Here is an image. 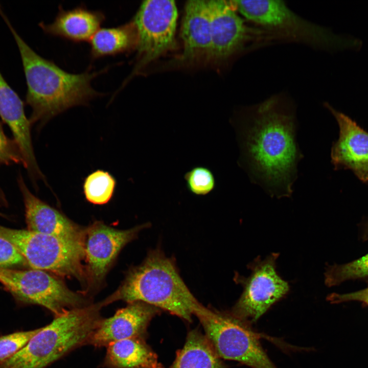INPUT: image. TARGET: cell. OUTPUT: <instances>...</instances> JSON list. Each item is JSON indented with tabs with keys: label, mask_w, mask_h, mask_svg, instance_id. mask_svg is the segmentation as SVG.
<instances>
[{
	"label": "cell",
	"mask_w": 368,
	"mask_h": 368,
	"mask_svg": "<svg viewBox=\"0 0 368 368\" xmlns=\"http://www.w3.org/2000/svg\"><path fill=\"white\" fill-rule=\"evenodd\" d=\"M208 5L211 25V59L225 61L249 44L264 37L275 38L266 30L247 25L237 14L233 1H208Z\"/></svg>",
	"instance_id": "7c38bea8"
},
{
	"label": "cell",
	"mask_w": 368,
	"mask_h": 368,
	"mask_svg": "<svg viewBox=\"0 0 368 368\" xmlns=\"http://www.w3.org/2000/svg\"><path fill=\"white\" fill-rule=\"evenodd\" d=\"M177 16L174 1L150 0L142 3L133 21L137 39L136 62L128 79L174 48Z\"/></svg>",
	"instance_id": "9c48e42d"
},
{
	"label": "cell",
	"mask_w": 368,
	"mask_h": 368,
	"mask_svg": "<svg viewBox=\"0 0 368 368\" xmlns=\"http://www.w3.org/2000/svg\"><path fill=\"white\" fill-rule=\"evenodd\" d=\"M102 363L106 368H162L155 353L143 338H130L106 347Z\"/></svg>",
	"instance_id": "ac0fdd59"
},
{
	"label": "cell",
	"mask_w": 368,
	"mask_h": 368,
	"mask_svg": "<svg viewBox=\"0 0 368 368\" xmlns=\"http://www.w3.org/2000/svg\"><path fill=\"white\" fill-rule=\"evenodd\" d=\"M158 311V308L142 302L129 303L112 316L102 319L88 344L96 348L106 347L125 339L143 338L149 323Z\"/></svg>",
	"instance_id": "5bb4252c"
},
{
	"label": "cell",
	"mask_w": 368,
	"mask_h": 368,
	"mask_svg": "<svg viewBox=\"0 0 368 368\" xmlns=\"http://www.w3.org/2000/svg\"><path fill=\"white\" fill-rule=\"evenodd\" d=\"M149 225L145 223L122 230L96 221L84 228L83 248L88 289L97 288L101 284L121 249Z\"/></svg>",
	"instance_id": "8fae6325"
},
{
	"label": "cell",
	"mask_w": 368,
	"mask_h": 368,
	"mask_svg": "<svg viewBox=\"0 0 368 368\" xmlns=\"http://www.w3.org/2000/svg\"><path fill=\"white\" fill-rule=\"evenodd\" d=\"M5 195L3 191L0 188V202H2L5 199Z\"/></svg>",
	"instance_id": "f546056e"
},
{
	"label": "cell",
	"mask_w": 368,
	"mask_h": 368,
	"mask_svg": "<svg viewBox=\"0 0 368 368\" xmlns=\"http://www.w3.org/2000/svg\"><path fill=\"white\" fill-rule=\"evenodd\" d=\"M116 181L108 172L97 170L89 174L83 183V192L87 201L97 205H103L111 199Z\"/></svg>",
	"instance_id": "603a6c76"
},
{
	"label": "cell",
	"mask_w": 368,
	"mask_h": 368,
	"mask_svg": "<svg viewBox=\"0 0 368 368\" xmlns=\"http://www.w3.org/2000/svg\"><path fill=\"white\" fill-rule=\"evenodd\" d=\"M0 117L14 135H22L30 128V122L25 114L22 101L1 72Z\"/></svg>",
	"instance_id": "44dd1931"
},
{
	"label": "cell",
	"mask_w": 368,
	"mask_h": 368,
	"mask_svg": "<svg viewBox=\"0 0 368 368\" xmlns=\"http://www.w3.org/2000/svg\"><path fill=\"white\" fill-rule=\"evenodd\" d=\"M0 237L16 247L32 269L85 282L82 242L5 226Z\"/></svg>",
	"instance_id": "5b68a950"
},
{
	"label": "cell",
	"mask_w": 368,
	"mask_h": 368,
	"mask_svg": "<svg viewBox=\"0 0 368 368\" xmlns=\"http://www.w3.org/2000/svg\"><path fill=\"white\" fill-rule=\"evenodd\" d=\"M362 239L364 241L368 240V221L364 225L362 235Z\"/></svg>",
	"instance_id": "f1b7e54d"
},
{
	"label": "cell",
	"mask_w": 368,
	"mask_h": 368,
	"mask_svg": "<svg viewBox=\"0 0 368 368\" xmlns=\"http://www.w3.org/2000/svg\"><path fill=\"white\" fill-rule=\"evenodd\" d=\"M17 183L24 203L27 229L83 242L84 228L34 195L21 175L18 177Z\"/></svg>",
	"instance_id": "9a60e30c"
},
{
	"label": "cell",
	"mask_w": 368,
	"mask_h": 368,
	"mask_svg": "<svg viewBox=\"0 0 368 368\" xmlns=\"http://www.w3.org/2000/svg\"><path fill=\"white\" fill-rule=\"evenodd\" d=\"M237 10L246 19L278 38L297 41L311 47L332 49L344 47L340 37L298 16L283 2L273 0L234 1Z\"/></svg>",
	"instance_id": "8992f818"
},
{
	"label": "cell",
	"mask_w": 368,
	"mask_h": 368,
	"mask_svg": "<svg viewBox=\"0 0 368 368\" xmlns=\"http://www.w3.org/2000/svg\"><path fill=\"white\" fill-rule=\"evenodd\" d=\"M20 163L22 164L20 150L14 139L5 134L0 121V165Z\"/></svg>",
	"instance_id": "484cf974"
},
{
	"label": "cell",
	"mask_w": 368,
	"mask_h": 368,
	"mask_svg": "<svg viewBox=\"0 0 368 368\" xmlns=\"http://www.w3.org/2000/svg\"><path fill=\"white\" fill-rule=\"evenodd\" d=\"M0 15L9 29L20 55L27 91L26 103L32 109L31 125L44 124L67 109L86 105L101 96L91 86V81L100 72L88 70L80 74L67 72L53 61L36 53L15 30L2 6Z\"/></svg>",
	"instance_id": "7a4b0ae2"
},
{
	"label": "cell",
	"mask_w": 368,
	"mask_h": 368,
	"mask_svg": "<svg viewBox=\"0 0 368 368\" xmlns=\"http://www.w3.org/2000/svg\"><path fill=\"white\" fill-rule=\"evenodd\" d=\"M0 283L17 300L41 306L54 317L92 304L82 294L70 290L57 275L41 270L0 268Z\"/></svg>",
	"instance_id": "ba28073f"
},
{
	"label": "cell",
	"mask_w": 368,
	"mask_h": 368,
	"mask_svg": "<svg viewBox=\"0 0 368 368\" xmlns=\"http://www.w3.org/2000/svg\"><path fill=\"white\" fill-rule=\"evenodd\" d=\"M105 20L101 11L90 10L83 6L65 10L60 6L52 23L41 22L39 26L45 34L80 42L89 41Z\"/></svg>",
	"instance_id": "e0dca14e"
},
{
	"label": "cell",
	"mask_w": 368,
	"mask_h": 368,
	"mask_svg": "<svg viewBox=\"0 0 368 368\" xmlns=\"http://www.w3.org/2000/svg\"><path fill=\"white\" fill-rule=\"evenodd\" d=\"M325 106L336 119L339 137L331 149L335 168L351 170L358 178L368 182V132L343 113L326 103Z\"/></svg>",
	"instance_id": "4fadbf2b"
},
{
	"label": "cell",
	"mask_w": 368,
	"mask_h": 368,
	"mask_svg": "<svg viewBox=\"0 0 368 368\" xmlns=\"http://www.w3.org/2000/svg\"><path fill=\"white\" fill-rule=\"evenodd\" d=\"M193 314L199 320L206 336L220 358L238 361L252 368H277L258 336L245 323L212 310L199 303Z\"/></svg>",
	"instance_id": "52a82bcc"
},
{
	"label": "cell",
	"mask_w": 368,
	"mask_h": 368,
	"mask_svg": "<svg viewBox=\"0 0 368 368\" xmlns=\"http://www.w3.org/2000/svg\"><path fill=\"white\" fill-rule=\"evenodd\" d=\"M278 253L263 259L257 258L248 265L251 271L247 277L236 275V282L243 291L233 308L231 314L245 323L257 321L275 303L289 291V285L277 273Z\"/></svg>",
	"instance_id": "30bf717a"
},
{
	"label": "cell",
	"mask_w": 368,
	"mask_h": 368,
	"mask_svg": "<svg viewBox=\"0 0 368 368\" xmlns=\"http://www.w3.org/2000/svg\"><path fill=\"white\" fill-rule=\"evenodd\" d=\"M26 264L16 247L8 240L0 237V268L9 269Z\"/></svg>",
	"instance_id": "4316f807"
},
{
	"label": "cell",
	"mask_w": 368,
	"mask_h": 368,
	"mask_svg": "<svg viewBox=\"0 0 368 368\" xmlns=\"http://www.w3.org/2000/svg\"><path fill=\"white\" fill-rule=\"evenodd\" d=\"M40 328L15 332L0 336V364L18 352L39 331Z\"/></svg>",
	"instance_id": "d4e9b609"
},
{
	"label": "cell",
	"mask_w": 368,
	"mask_h": 368,
	"mask_svg": "<svg viewBox=\"0 0 368 368\" xmlns=\"http://www.w3.org/2000/svg\"><path fill=\"white\" fill-rule=\"evenodd\" d=\"M106 300L109 304L120 300L142 302L189 322L199 303L179 275L174 260L159 248L150 250L141 264L129 270Z\"/></svg>",
	"instance_id": "3957f363"
},
{
	"label": "cell",
	"mask_w": 368,
	"mask_h": 368,
	"mask_svg": "<svg viewBox=\"0 0 368 368\" xmlns=\"http://www.w3.org/2000/svg\"><path fill=\"white\" fill-rule=\"evenodd\" d=\"M224 365L206 336L190 331L182 349L169 368H224Z\"/></svg>",
	"instance_id": "ffe728a7"
},
{
	"label": "cell",
	"mask_w": 368,
	"mask_h": 368,
	"mask_svg": "<svg viewBox=\"0 0 368 368\" xmlns=\"http://www.w3.org/2000/svg\"><path fill=\"white\" fill-rule=\"evenodd\" d=\"M105 301L68 311L39 331L0 368H46L80 347L88 344L103 318Z\"/></svg>",
	"instance_id": "277c9868"
},
{
	"label": "cell",
	"mask_w": 368,
	"mask_h": 368,
	"mask_svg": "<svg viewBox=\"0 0 368 368\" xmlns=\"http://www.w3.org/2000/svg\"><path fill=\"white\" fill-rule=\"evenodd\" d=\"M183 16L181 59L188 62L210 58L211 34L208 1L187 2Z\"/></svg>",
	"instance_id": "2e32d148"
},
{
	"label": "cell",
	"mask_w": 368,
	"mask_h": 368,
	"mask_svg": "<svg viewBox=\"0 0 368 368\" xmlns=\"http://www.w3.org/2000/svg\"><path fill=\"white\" fill-rule=\"evenodd\" d=\"M137 33L133 21L111 28H100L89 40L93 59L114 56L130 51L136 43Z\"/></svg>",
	"instance_id": "d6986e66"
},
{
	"label": "cell",
	"mask_w": 368,
	"mask_h": 368,
	"mask_svg": "<svg viewBox=\"0 0 368 368\" xmlns=\"http://www.w3.org/2000/svg\"><path fill=\"white\" fill-rule=\"evenodd\" d=\"M274 96L233 121L240 149L239 164L271 197H289L303 157L296 142L294 110Z\"/></svg>",
	"instance_id": "6da1fadb"
},
{
	"label": "cell",
	"mask_w": 368,
	"mask_h": 368,
	"mask_svg": "<svg viewBox=\"0 0 368 368\" xmlns=\"http://www.w3.org/2000/svg\"><path fill=\"white\" fill-rule=\"evenodd\" d=\"M324 282L331 287L350 280L368 281V253L352 261L328 265L324 273Z\"/></svg>",
	"instance_id": "7402d4cb"
},
{
	"label": "cell",
	"mask_w": 368,
	"mask_h": 368,
	"mask_svg": "<svg viewBox=\"0 0 368 368\" xmlns=\"http://www.w3.org/2000/svg\"><path fill=\"white\" fill-rule=\"evenodd\" d=\"M327 300L332 304L356 301L368 306V287L347 293H332L327 296Z\"/></svg>",
	"instance_id": "83f0119b"
},
{
	"label": "cell",
	"mask_w": 368,
	"mask_h": 368,
	"mask_svg": "<svg viewBox=\"0 0 368 368\" xmlns=\"http://www.w3.org/2000/svg\"><path fill=\"white\" fill-rule=\"evenodd\" d=\"M184 179L189 191L195 195H206L212 192L216 186L213 172L203 166L193 167L185 174Z\"/></svg>",
	"instance_id": "cb8c5ba5"
}]
</instances>
